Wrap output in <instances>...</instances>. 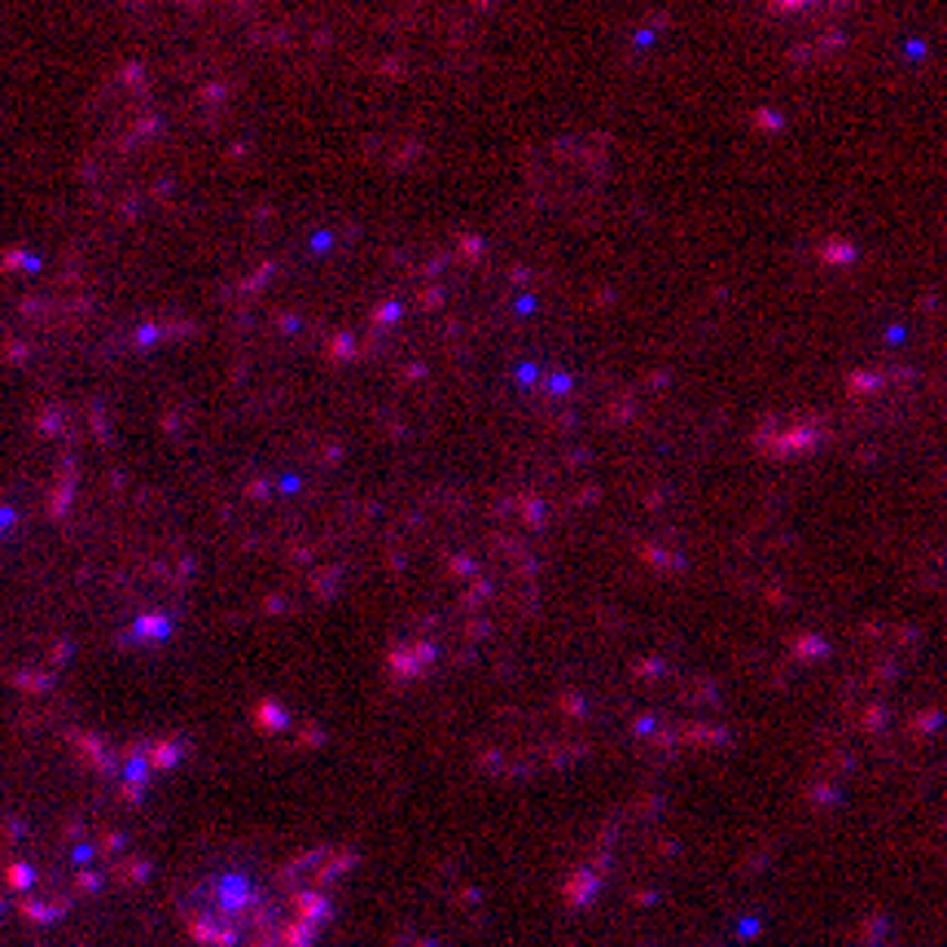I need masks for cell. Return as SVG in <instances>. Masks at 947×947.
Segmentation results:
<instances>
[{
  "mask_svg": "<svg viewBox=\"0 0 947 947\" xmlns=\"http://www.w3.org/2000/svg\"><path fill=\"white\" fill-rule=\"evenodd\" d=\"M263 908V882L250 873H207L180 895L185 930L207 947H246Z\"/></svg>",
  "mask_w": 947,
  "mask_h": 947,
  "instance_id": "6da1fadb",
  "label": "cell"
}]
</instances>
